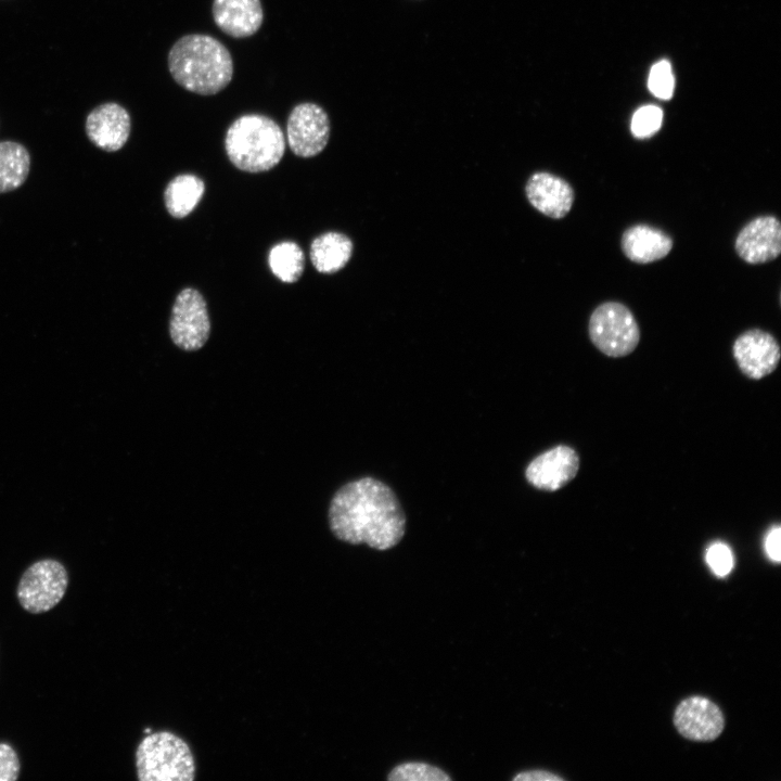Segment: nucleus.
Wrapping results in <instances>:
<instances>
[{
  "label": "nucleus",
  "mask_w": 781,
  "mask_h": 781,
  "mask_svg": "<svg viewBox=\"0 0 781 781\" xmlns=\"http://www.w3.org/2000/svg\"><path fill=\"white\" fill-rule=\"evenodd\" d=\"M204 190V182L197 176L183 174L175 177L164 192L168 213L176 218L188 216L199 204Z\"/></svg>",
  "instance_id": "a211bd4d"
},
{
  "label": "nucleus",
  "mask_w": 781,
  "mask_h": 781,
  "mask_svg": "<svg viewBox=\"0 0 781 781\" xmlns=\"http://www.w3.org/2000/svg\"><path fill=\"white\" fill-rule=\"evenodd\" d=\"M135 761L140 781H193L196 773L189 744L166 730L145 735L137 746Z\"/></svg>",
  "instance_id": "20e7f679"
},
{
  "label": "nucleus",
  "mask_w": 781,
  "mask_h": 781,
  "mask_svg": "<svg viewBox=\"0 0 781 781\" xmlns=\"http://www.w3.org/2000/svg\"><path fill=\"white\" fill-rule=\"evenodd\" d=\"M286 138L295 155L300 157L318 155L324 150L330 138V119L327 112L312 102L297 104L287 118Z\"/></svg>",
  "instance_id": "6e6552de"
},
{
  "label": "nucleus",
  "mask_w": 781,
  "mask_h": 781,
  "mask_svg": "<svg viewBox=\"0 0 781 781\" xmlns=\"http://www.w3.org/2000/svg\"><path fill=\"white\" fill-rule=\"evenodd\" d=\"M663 113L655 105L639 108L631 119V132L636 138H649L662 126Z\"/></svg>",
  "instance_id": "4be33fe9"
},
{
  "label": "nucleus",
  "mask_w": 781,
  "mask_h": 781,
  "mask_svg": "<svg viewBox=\"0 0 781 781\" xmlns=\"http://www.w3.org/2000/svg\"><path fill=\"white\" fill-rule=\"evenodd\" d=\"M674 242L665 231L645 223L626 229L620 239L624 255L637 264H650L666 257Z\"/></svg>",
  "instance_id": "dca6fc26"
},
{
  "label": "nucleus",
  "mask_w": 781,
  "mask_h": 781,
  "mask_svg": "<svg viewBox=\"0 0 781 781\" xmlns=\"http://www.w3.org/2000/svg\"><path fill=\"white\" fill-rule=\"evenodd\" d=\"M212 12L215 24L234 38L254 35L264 20L260 0H214Z\"/></svg>",
  "instance_id": "2eb2a0df"
},
{
  "label": "nucleus",
  "mask_w": 781,
  "mask_h": 781,
  "mask_svg": "<svg viewBox=\"0 0 781 781\" xmlns=\"http://www.w3.org/2000/svg\"><path fill=\"white\" fill-rule=\"evenodd\" d=\"M329 525L341 541L385 551L402 539L406 515L392 488L367 476L345 484L334 494Z\"/></svg>",
  "instance_id": "f257e3e1"
},
{
  "label": "nucleus",
  "mask_w": 781,
  "mask_h": 781,
  "mask_svg": "<svg viewBox=\"0 0 781 781\" xmlns=\"http://www.w3.org/2000/svg\"><path fill=\"white\" fill-rule=\"evenodd\" d=\"M514 781H563L564 779L551 771L546 770H528L518 772Z\"/></svg>",
  "instance_id": "bb28decb"
},
{
  "label": "nucleus",
  "mask_w": 781,
  "mask_h": 781,
  "mask_svg": "<svg viewBox=\"0 0 781 781\" xmlns=\"http://www.w3.org/2000/svg\"><path fill=\"white\" fill-rule=\"evenodd\" d=\"M21 764L16 751L5 742H0V781H15L20 776Z\"/></svg>",
  "instance_id": "393cba45"
},
{
  "label": "nucleus",
  "mask_w": 781,
  "mask_h": 781,
  "mask_svg": "<svg viewBox=\"0 0 781 781\" xmlns=\"http://www.w3.org/2000/svg\"><path fill=\"white\" fill-rule=\"evenodd\" d=\"M389 781H448L450 776L440 768L421 761L397 765L388 773Z\"/></svg>",
  "instance_id": "412c9836"
},
{
  "label": "nucleus",
  "mask_w": 781,
  "mask_h": 781,
  "mask_svg": "<svg viewBox=\"0 0 781 781\" xmlns=\"http://www.w3.org/2000/svg\"><path fill=\"white\" fill-rule=\"evenodd\" d=\"M780 540H781V528L776 526L770 529L766 537L765 549L769 558L776 562H780Z\"/></svg>",
  "instance_id": "a878e982"
},
{
  "label": "nucleus",
  "mask_w": 781,
  "mask_h": 781,
  "mask_svg": "<svg viewBox=\"0 0 781 781\" xmlns=\"http://www.w3.org/2000/svg\"><path fill=\"white\" fill-rule=\"evenodd\" d=\"M706 561L717 576L727 575L733 565L731 550L722 542H716L707 549Z\"/></svg>",
  "instance_id": "b1692460"
},
{
  "label": "nucleus",
  "mask_w": 781,
  "mask_h": 781,
  "mask_svg": "<svg viewBox=\"0 0 781 781\" xmlns=\"http://www.w3.org/2000/svg\"><path fill=\"white\" fill-rule=\"evenodd\" d=\"M167 61L174 80L202 95L220 92L233 76L229 50L209 35L190 34L179 38L170 48Z\"/></svg>",
  "instance_id": "f03ea898"
},
{
  "label": "nucleus",
  "mask_w": 781,
  "mask_h": 781,
  "mask_svg": "<svg viewBox=\"0 0 781 781\" xmlns=\"http://www.w3.org/2000/svg\"><path fill=\"white\" fill-rule=\"evenodd\" d=\"M588 333L591 343L607 357L630 355L640 342V328L631 310L619 302H604L592 311Z\"/></svg>",
  "instance_id": "39448f33"
},
{
  "label": "nucleus",
  "mask_w": 781,
  "mask_h": 781,
  "mask_svg": "<svg viewBox=\"0 0 781 781\" xmlns=\"http://www.w3.org/2000/svg\"><path fill=\"white\" fill-rule=\"evenodd\" d=\"M268 264L278 279L285 283H293L303 274L305 256L296 243L281 242L270 249Z\"/></svg>",
  "instance_id": "aec40b11"
},
{
  "label": "nucleus",
  "mask_w": 781,
  "mask_h": 781,
  "mask_svg": "<svg viewBox=\"0 0 781 781\" xmlns=\"http://www.w3.org/2000/svg\"><path fill=\"white\" fill-rule=\"evenodd\" d=\"M225 148L236 168L261 172L279 164L285 151V137L272 118L261 114H245L229 126Z\"/></svg>",
  "instance_id": "7ed1b4c3"
},
{
  "label": "nucleus",
  "mask_w": 781,
  "mask_h": 781,
  "mask_svg": "<svg viewBox=\"0 0 781 781\" xmlns=\"http://www.w3.org/2000/svg\"><path fill=\"white\" fill-rule=\"evenodd\" d=\"M738 256L747 264L761 265L774 260L781 253V222L773 215L750 220L734 241Z\"/></svg>",
  "instance_id": "9b49d317"
},
{
  "label": "nucleus",
  "mask_w": 781,
  "mask_h": 781,
  "mask_svg": "<svg viewBox=\"0 0 781 781\" xmlns=\"http://www.w3.org/2000/svg\"><path fill=\"white\" fill-rule=\"evenodd\" d=\"M580 459L567 445L554 446L534 458L525 470L526 481L543 491H556L577 475Z\"/></svg>",
  "instance_id": "9d476101"
},
{
  "label": "nucleus",
  "mask_w": 781,
  "mask_h": 781,
  "mask_svg": "<svg viewBox=\"0 0 781 781\" xmlns=\"http://www.w3.org/2000/svg\"><path fill=\"white\" fill-rule=\"evenodd\" d=\"M674 76L670 64L667 61H661L653 65L649 76V89L657 98L667 100L671 98L674 91Z\"/></svg>",
  "instance_id": "5701e85b"
},
{
  "label": "nucleus",
  "mask_w": 781,
  "mask_h": 781,
  "mask_svg": "<svg viewBox=\"0 0 781 781\" xmlns=\"http://www.w3.org/2000/svg\"><path fill=\"white\" fill-rule=\"evenodd\" d=\"M30 170V155L27 149L15 141L0 142V193L20 188Z\"/></svg>",
  "instance_id": "6ab92c4d"
},
{
  "label": "nucleus",
  "mask_w": 781,
  "mask_h": 781,
  "mask_svg": "<svg viewBox=\"0 0 781 781\" xmlns=\"http://www.w3.org/2000/svg\"><path fill=\"white\" fill-rule=\"evenodd\" d=\"M210 332L206 302L195 289L182 290L172 306L169 321L170 338L176 346L187 351L203 347Z\"/></svg>",
  "instance_id": "0eeeda50"
},
{
  "label": "nucleus",
  "mask_w": 781,
  "mask_h": 781,
  "mask_svg": "<svg viewBox=\"0 0 781 781\" xmlns=\"http://www.w3.org/2000/svg\"><path fill=\"white\" fill-rule=\"evenodd\" d=\"M525 193L538 212L553 219L565 217L573 204V187L563 178L548 171H537L527 180Z\"/></svg>",
  "instance_id": "4468645a"
},
{
  "label": "nucleus",
  "mask_w": 781,
  "mask_h": 781,
  "mask_svg": "<svg viewBox=\"0 0 781 781\" xmlns=\"http://www.w3.org/2000/svg\"><path fill=\"white\" fill-rule=\"evenodd\" d=\"M68 573L53 559L33 563L20 578L16 597L21 606L31 614H41L57 605L66 593Z\"/></svg>",
  "instance_id": "423d86ee"
},
{
  "label": "nucleus",
  "mask_w": 781,
  "mask_h": 781,
  "mask_svg": "<svg viewBox=\"0 0 781 781\" xmlns=\"http://www.w3.org/2000/svg\"><path fill=\"white\" fill-rule=\"evenodd\" d=\"M85 127L87 137L95 146L106 152H116L129 138L130 115L118 103H103L89 113Z\"/></svg>",
  "instance_id": "ddd939ff"
},
{
  "label": "nucleus",
  "mask_w": 781,
  "mask_h": 781,
  "mask_svg": "<svg viewBox=\"0 0 781 781\" xmlns=\"http://www.w3.org/2000/svg\"><path fill=\"white\" fill-rule=\"evenodd\" d=\"M353 254L351 240L340 232H325L310 245V259L317 271L334 273L344 268Z\"/></svg>",
  "instance_id": "f3484780"
},
{
  "label": "nucleus",
  "mask_w": 781,
  "mask_h": 781,
  "mask_svg": "<svg viewBox=\"0 0 781 781\" xmlns=\"http://www.w3.org/2000/svg\"><path fill=\"white\" fill-rule=\"evenodd\" d=\"M674 725L686 739L696 742L716 740L725 728L720 708L703 696H690L679 703L674 714Z\"/></svg>",
  "instance_id": "f8f14e48"
},
{
  "label": "nucleus",
  "mask_w": 781,
  "mask_h": 781,
  "mask_svg": "<svg viewBox=\"0 0 781 781\" xmlns=\"http://www.w3.org/2000/svg\"><path fill=\"white\" fill-rule=\"evenodd\" d=\"M732 355L742 374L758 381L777 369L781 359V349L771 333L760 329H750L734 340Z\"/></svg>",
  "instance_id": "1a4fd4ad"
}]
</instances>
